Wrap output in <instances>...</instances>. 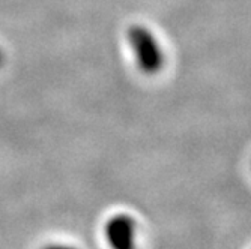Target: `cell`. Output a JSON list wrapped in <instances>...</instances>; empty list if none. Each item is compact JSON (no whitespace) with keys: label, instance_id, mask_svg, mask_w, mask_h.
<instances>
[{"label":"cell","instance_id":"obj_1","mask_svg":"<svg viewBox=\"0 0 251 249\" xmlns=\"http://www.w3.org/2000/svg\"><path fill=\"white\" fill-rule=\"evenodd\" d=\"M128 41L134 51L135 62L145 74H156L164 65V50L156 36L143 26H132L128 30Z\"/></svg>","mask_w":251,"mask_h":249},{"label":"cell","instance_id":"obj_2","mask_svg":"<svg viewBox=\"0 0 251 249\" xmlns=\"http://www.w3.org/2000/svg\"><path fill=\"white\" fill-rule=\"evenodd\" d=\"M105 237L113 248H132L137 237V222L128 215L113 216L105 225Z\"/></svg>","mask_w":251,"mask_h":249},{"label":"cell","instance_id":"obj_3","mask_svg":"<svg viewBox=\"0 0 251 249\" xmlns=\"http://www.w3.org/2000/svg\"><path fill=\"white\" fill-rule=\"evenodd\" d=\"M2 63H3V56H2V51H0V66H2Z\"/></svg>","mask_w":251,"mask_h":249}]
</instances>
